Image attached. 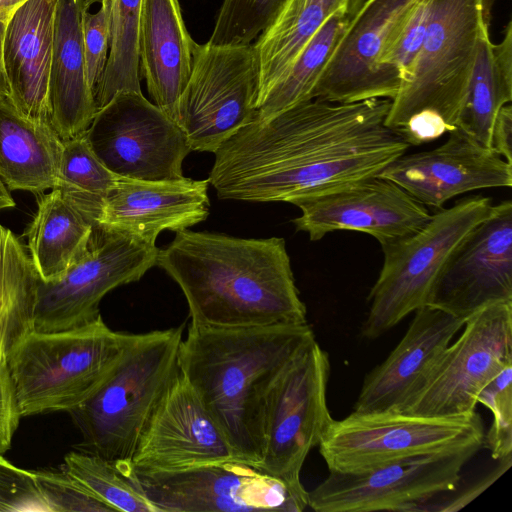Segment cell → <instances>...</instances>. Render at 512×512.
Returning a JSON list of instances; mask_svg holds the SVG:
<instances>
[{"mask_svg": "<svg viewBox=\"0 0 512 512\" xmlns=\"http://www.w3.org/2000/svg\"><path fill=\"white\" fill-rule=\"evenodd\" d=\"M391 100L311 99L254 120L214 153L220 199L288 202L376 176L410 146L385 124Z\"/></svg>", "mask_w": 512, "mask_h": 512, "instance_id": "6da1fadb", "label": "cell"}, {"mask_svg": "<svg viewBox=\"0 0 512 512\" xmlns=\"http://www.w3.org/2000/svg\"><path fill=\"white\" fill-rule=\"evenodd\" d=\"M156 265L181 288L191 325L240 328L307 323L281 237L176 232Z\"/></svg>", "mask_w": 512, "mask_h": 512, "instance_id": "7a4b0ae2", "label": "cell"}, {"mask_svg": "<svg viewBox=\"0 0 512 512\" xmlns=\"http://www.w3.org/2000/svg\"><path fill=\"white\" fill-rule=\"evenodd\" d=\"M314 338L307 323L190 325L179 347V372L218 423L237 459L254 466L261 462L270 393L288 363Z\"/></svg>", "mask_w": 512, "mask_h": 512, "instance_id": "3957f363", "label": "cell"}, {"mask_svg": "<svg viewBox=\"0 0 512 512\" xmlns=\"http://www.w3.org/2000/svg\"><path fill=\"white\" fill-rule=\"evenodd\" d=\"M494 3L433 0L421 51L385 120L409 145L429 143L456 128Z\"/></svg>", "mask_w": 512, "mask_h": 512, "instance_id": "277c9868", "label": "cell"}, {"mask_svg": "<svg viewBox=\"0 0 512 512\" xmlns=\"http://www.w3.org/2000/svg\"><path fill=\"white\" fill-rule=\"evenodd\" d=\"M183 325L136 334L102 385L70 410L83 451L127 460L160 401L179 375Z\"/></svg>", "mask_w": 512, "mask_h": 512, "instance_id": "5b68a950", "label": "cell"}, {"mask_svg": "<svg viewBox=\"0 0 512 512\" xmlns=\"http://www.w3.org/2000/svg\"><path fill=\"white\" fill-rule=\"evenodd\" d=\"M135 333L102 317L69 330L31 331L7 353L22 417L76 408L105 381Z\"/></svg>", "mask_w": 512, "mask_h": 512, "instance_id": "8992f818", "label": "cell"}, {"mask_svg": "<svg viewBox=\"0 0 512 512\" xmlns=\"http://www.w3.org/2000/svg\"><path fill=\"white\" fill-rule=\"evenodd\" d=\"M489 197L462 198L440 208L415 233L381 245L383 265L368 295L369 310L361 333L376 339L407 315L427 304L433 283L446 259L493 209Z\"/></svg>", "mask_w": 512, "mask_h": 512, "instance_id": "52a82bcc", "label": "cell"}, {"mask_svg": "<svg viewBox=\"0 0 512 512\" xmlns=\"http://www.w3.org/2000/svg\"><path fill=\"white\" fill-rule=\"evenodd\" d=\"M480 415L428 417L352 412L334 420L318 445L329 471L356 472L405 457L484 442Z\"/></svg>", "mask_w": 512, "mask_h": 512, "instance_id": "ba28073f", "label": "cell"}, {"mask_svg": "<svg viewBox=\"0 0 512 512\" xmlns=\"http://www.w3.org/2000/svg\"><path fill=\"white\" fill-rule=\"evenodd\" d=\"M260 68L253 44H196L175 121L191 151L212 152L257 117Z\"/></svg>", "mask_w": 512, "mask_h": 512, "instance_id": "9c48e42d", "label": "cell"}, {"mask_svg": "<svg viewBox=\"0 0 512 512\" xmlns=\"http://www.w3.org/2000/svg\"><path fill=\"white\" fill-rule=\"evenodd\" d=\"M330 363L314 339L304 345L277 379L268 399L265 447L256 466L297 491L309 452L333 421L326 392Z\"/></svg>", "mask_w": 512, "mask_h": 512, "instance_id": "30bf717a", "label": "cell"}, {"mask_svg": "<svg viewBox=\"0 0 512 512\" xmlns=\"http://www.w3.org/2000/svg\"><path fill=\"white\" fill-rule=\"evenodd\" d=\"M399 413L456 417L471 414L480 390L512 365V301L487 305L470 317Z\"/></svg>", "mask_w": 512, "mask_h": 512, "instance_id": "8fae6325", "label": "cell"}, {"mask_svg": "<svg viewBox=\"0 0 512 512\" xmlns=\"http://www.w3.org/2000/svg\"><path fill=\"white\" fill-rule=\"evenodd\" d=\"M482 446L405 457L356 472L329 471L308 491V507L317 512L415 511L455 490L463 467Z\"/></svg>", "mask_w": 512, "mask_h": 512, "instance_id": "7c38bea8", "label": "cell"}, {"mask_svg": "<svg viewBox=\"0 0 512 512\" xmlns=\"http://www.w3.org/2000/svg\"><path fill=\"white\" fill-rule=\"evenodd\" d=\"M159 249L99 225L84 254L60 278L39 279L34 330L56 332L101 316L99 304L114 288L140 280L156 265Z\"/></svg>", "mask_w": 512, "mask_h": 512, "instance_id": "4fadbf2b", "label": "cell"}, {"mask_svg": "<svg viewBox=\"0 0 512 512\" xmlns=\"http://www.w3.org/2000/svg\"><path fill=\"white\" fill-rule=\"evenodd\" d=\"M114 174L145 181L177 180L191 151L181 127L142 92L120 91L97 110L85 132Z\"/></svg>", "mask_w": 512, "mask_h": 512, "instance_id": "5bb4252c", "label": "cell"}, {"mask_svg": "<svg viewBox=\"0 0 512 512\" xmlns=\"http://www.w3.org/2000/svg\"><path fill=\"white\" fill-rule=\"evenodd\" d=\"M137 475L159 512H301L308 507V491L237 459Z\"/></svg>", "mask_w": 512, "mask_h": 512, "instance_id": "9a60e30c", "label": "cell"}, {"mask_svg": "<svg viewBox=\"0 0 512 512\" xmlns=\"http://www.w3.org/2000/svg\"><path fill=\"white\" fill-rule=\"evenodd\" d=\"M506 301H512L511 200L494 205L452 250L426 305L466 320L487 305Z\"/></svg>", "mask_w": 512, "mask_h": 512, "instance_id": "2e32d148", "label": "cell"}, {"mask_svg": "<svg viewBox=\"0 0 512 512\" xmlns=\"http://www.w3.org/2000/svg\"><path fill=\"white\" fill-rule=\"evenodd\" d=\"M301 215L292 220L311 241L339 230L358 231L380 245L407 237L430 219L429 210L391 180L376 176L296 200Z\"/></svg>", "mask_w": 512, "mask_h": 512, "instance_id": "e0dca14e", "label": "cell"}, {"mask_svg": "<svg viewBox=\"0 0 512 512\" xmlns=\"http://www.w3.org/2000/svg\"><path fill=\"white\" fill-rule=\"evenodd\" d=\"M234 459L224 432L179 373L149 420L131 465L136 473L151 474Z\"/></svg>", "mask_w": 512, "mask_h": 512, "instance_id": "ac0fdd59", "label": "cell"}, {"mask_svg": "<svg viewBox=\"0 0 512 512\" xmlns=\"http://www.w3.org/2000/svg\"><path fill=\"white\" fill-rule=\"evenodd\" d=\"M440 146L401 155L378 177L393 181L424 206L437 209L479 189L510 188L512 164L456 127Z\"/></svg>", "mask_w": 512, "mask_h": 512, "instance_id": "d6986e66", "label": "cell"}, {"mask_svg": "<svg viewBox=\"0 0 512 512\" xmlns=\"http://www.w3.org/2000/svg\"><path fill=\"white\" fill-rule=\"evenodd\" d=\"M419 1L365 0L349 18L312 92V99L334 103L391 100L377 69V60Z\"/></svg>", "mask_w": 512, "mask_h": 512, "instance_id": "ffe728a7", "label": "cell"}, {"mask_svg": "<svg viewBox=\"0 0 512 512\" xmlns=\"http://www.w3.org/2000/svg\"><path fill=\"white\" fill-rule=\"evenodd\" d=\"M209 184L187 177L145 181L119 176L96 225L155 245L162 231L178 232L206 220Z\"/></svg>", "mask_w": 512, "mask_h": 512, "instance_id": "44dd1931", "label": "cell"}, {"mask_svg": "<svg viewBox=\"0 0 512 512\" xmlns=\"http://www.w3.org/2000/svg\"><path fill=\"white\" fill-rule=\"evenodd\" d=\"M465 321L429 305L417 309L398 345L366 375L353 412L399 413Z\"/></svg>", "mask_w": 512, "mask_h": 512, "instance_id": "7402d4cb", "label": "cell"}, {"mask_svg": "<svg viewBox=\"0 0 512 512\" xmlns=\"http://www.w3.org/2000/svg\"><path fill=\"white\" fill-rule=\"evenodd\" d=\"M58 0H27L9 18L3 46L10 97L28 119L50 123L49 80Z\"/></svg>", "mask_w": 512, "mask_h": 512, "instance_id": "603a6c76", "label": "cell"}, {"mask_svg": "<svg viewBox=\"0 0 512 512\" xmlns=\"http://www.w3.org/2000/svg\"><path fill=\"white\" fill-rule=\"evenodd\" d=\"M196 44L179 0H142L137 37L140 75L153 103L173 120L192 71Z\"/></svg>", "mask_w": 512, "mask_h": 512, "instance_id": "cb8c5ba5", "label": "cell"}, {"mask_svg": "<svg viewBox=\"0 0 512 512\" xmlns=\"http://www.w3.org/2000/svg\"><path fill=\"white\" fill-rule=\"evenodd\" d=\"M49 98L52 125L62 141L86 132L97 108L86 72L81 2H57Z\"/></svg>", "mask_w": 512, "mask_h": 512, "instance_id": "d4e9b609", "label": "cell"}, {"mask_svg": "<svg viewBox=\"0 0 512 512\" xmlns=\"http://www.w3.org/2000/svg\"><path fill=\"white\" fill-rule=\"evenodd\" d=\"M62 147L52 124L28 119L10 95L0 94V179L9 191L53 189Z\"/></svg>", "mask_w": 512, "mask_h": 512, "instance_id": "484cf974", "label": "cell"}, {"mask_svg": "<svg viewBox=\"0 0 512 512\" xmlns=\"http://www.w3.org/2000/svg\"><path fill=\"white\" fill-rule=\"evenodd\" d=\"M95 226L59 189L42 196L25 233L39 279L50 282L64 275L88 248Z\"/></svg>", "mask_w": 512, "mask_h": 512, "instance_id": "4316f807", "label": "cell"}, {"mask_svg": "<svg viewBox=\"0 0 512 512\" xmlns=\"http://www.w3.org/2000/svg\"><path fill=\"white\" fill-rule=\"evenodd\" d=\"M503 32L498 43L490 33L481 40L456 126L488 149L495 116L512 101L511 20Z\"/></svg>", "mask_w": 512, "mask_h": 512, "instance_id": "83f0119b", "label": "cell"}, {"mask_svg": "<svg viewBox=\"0 0 512 512\" xmlns=\"http://www.w3.org/2000/svg\"><path fill=\"white\" fill-rule=\"evenodd\" d=\"M350 0H286L272 24L253 43L260 68L257 101L284 75L300 51Z\"/></svg>", "mask_w": 512, "mask_h": 512, "instance_id": "f1b7e54d", "label": "cell"}, {"mask_svg": "<svg viewBox=\"0 0 512 512\" xmlns=\"http://www.w3.org/2000/svg\"><path fill=\"white\" fill-rule=\"evenodd\" d=\"M39 277L20 240L0 224V348L34 330Z\"/></svg>", "mask_w": 512, "mask_h": 512, "instance_id": "f546056e", "label": "cell"}, {"mask_svg": "<svg viewBox=\"0 0 512 512\" xmlns=\"http://www.w3.org/2000/svg\"><path fill=\"white\" fill-rule=\"evenodd\" d=\"M348 21L346 12H338L324 23L284 75L257 101L255 120H268L284 110L312 99V92L344 34Z\"/></svg>", "mask_w": 512, "mask_h": 512, "instance_id": "4dcf8cb0", "label": "cell"}, {"mask_svg": "<svg viewBox=\"0 0 512 512\" xmlns=\"http://www.w3.org/2000/svg\"><path fill=\"white\" fill-rule=\"evenodd\" d=\"M62 469L113 511L159 512L127 460H108L85 451L64 457Z\"/></svg>", "mask_w": 512, "mask_h": 512, "instance_id": "1f68e13d", "label": "cell"}, {"mask_svg": "<svg viewBox=\"0 0 512 512\" xmlns=\"http://www.w3.org/2000/svg\"><path fill=\"white\" fill-rule=\"evenodd\" d=\"M118 178L95 155L85 133L63 141L54 188L95 224Z\"/></svg>", "mask_w": 512, "mask_h": 512, "instance_id": "d6a6232c", "label": "cell"}, {"mask_svg": "<svg viewBox=\"0 0 512 512\" xmlns=\"http://www.w3.org/2000/svg\"><path fill=\"white\" fill-rule=\"evenodd\" d=\"M141 3L142 0H112L110 50L95 94L97 110L120 91L142 92L137 52Z\"/></svg>", "mask_w": 512, "mask_h": 512, "instance_id": "836d02e7", "label": "cell"}, {"mask_svg": "<svg viewBox=\"0 0 512 512\" xmlns=\"http://www.w3.org/2000/svg\"><path fill=\"white\" fill-rule=\"evenodd\" d=\"M286 0H224L207 43L216 46L253 44L272 24Z\"/></svg>", "mask_w": 512, "mask_h": 512, "instance_id": "e575fe53", "label": "cell"}, {"mask_svg": "<svg viewBox=\"0 0 512 512\" xmlns=\"http://www.w3.org/2000/svg\"><path fill=\"white\" fill-rule=\"evenodd\" d=\"M477 403L486 406L493 416L483 445L494 460L512 456V365L504 368L480 390Z\"/></svg>", "mask_w": 512, "mask_h": 512, "instance_id": "d590c367", "label": "cell"}, {"mask_svg": "<svg viewBox=\"0 0 512 512\" xmlns=\"http://www.w3.org/2000/svg\"><path fill=\"white\" fill-rule=\"evenodd\" d=\"M46 511L110 512L108 505L63 469L32 471Z\"/></svg>", "mask_w": 512, "mask_h": 512, "instance_id": "8d00e7d4", "label": "cell"}, {"mask_svg": "<svg viewBox=\"0 0 512 512\" xmlns=\"http://www.w3.org/2000/svg\"><path fill=\"white\" fill-rule=\"evenodd\" d=\"M112 1L91 13L82 8V39L87 78L94 99L108 61L111 39Z\"/></svg>", "mask_w": 512, "mask_h": 512, "instance_id": "74e56055", "label": "cell"}, {"mask_svg": "<svg viewBox=\"0 0 512 512\" xmlns=\"http://www.w3.org/2000/svg\"><path fill=\"white\" fill-rule=\"evenodd\" d=\"M45 510L32 471L0 455V512Z\"/></svg>", "mask_w": 512, "mask_h": 512, "instance_id": "f35d334b", "label": "cell"}, {"mask_svg": "<svg viewBox=\"0 0 512 512\" xmlns=\"http://www.w3.org/2000/svg\"><path fill=\"white\" fill-rule=\"evenodd\" d=\"M21 417L16 389L7 365L6 354L0 348V455H3L10 449Z\"/></svg>", "mask_w": 512, "mask_h": 512, "instance_id": "ab89813d", "label": "cell"}, {"mask_svg": "<svg viewBox=\"0 0 512 512\" xmlns=\"http://www.w3.org/2000/svg\"><path fill=\"white\" fill-rule=\"evenodd\" d=\"M490 148L493 152L512 164V106L504 105L492 123Z\"/></svg>", "mask_w": 512, "mask_h": 512, "instance_id": "60d3db41", "label": "cell"}, {"mask_svg": "<svg viewBox=\"0 0 512 512\" xmlns=\"http://www.w3.org/2000/svg\"><path fill=\"white\" fill-rule=\"evenodd\" d=\"M499 464L488 475L475 483L465 492L461 493L457 498L452 499L442 505L434 506L431 511H457L469 504L493 482H495L502 474H504L512 465V456L498 460Z\"/></svg>", "mask_w": 512, "mask_h": 512, "instance_id": "b9f144b4", "label": "cell"}, {"mask_svg": "<svg viewBox=\"0 0 512 512\" xmlns=\"http://www.w3.org/2000/svg\"><path fill=\"white\" fill-rule=\"evenodd\" d=\"M10 17L0 16V94L4 95L11 94L10 85L5 71L3 57L5 32Z\"/></svg>", "mask_w": 512, "mask_h": 512, "instance_id": "7bdbcfd3", "label": "cell"}, {"mask_svg": "<svg viewBox=\"0 0 512 512\" xmlns=\"http://www.w3.org/2000/svg\"><path fill=\"white\" fill-rule=\"evenodd\" d=\"M27 0H0V16L10 17Z\"/></svg>", "mask_w": 512, "mask_h": 512, "instance_id": "ee69618b", "label": "cell"}, {"mask_svg": "<svg viewBox=\"0 0 512 512\" xmlns=\"http://www.w3.org/2000/svg\"><path fill=\"white\" fill-rule=\"evenodd\" d=\"M15 205V201L11 197L10 191L0 179V209L12 208Z\"/></svg>", "mask_w": 512, "mask_h": 512, "instance_id": "f6af8a7d", "label": "cell"}, {"mask_svg": "<svg viewBox=\"0 0 512 512\" xmlns=\"http://www.w3.org/2000/svg\"><path fill=\"white\" fill-rule=\"evenodd\" d=\"M365 0H350L349 8H348V16L352 17L356 11L360 8V6L364 3Z\"/></svg>", "mask_w": 512, "mask_h": 512, "instance_id": "bcb514c9", "label": "cell"}, {"mask_svg": "<svg viewBox=\"0 0 512 512\" xmlns=\"http://www.w3.org/2000/svg\"><path fill=\"white\" fill-rule=\"evenodd\" d=\"M112 0H81V5L84 10H89L94 4H102Z\"/></svg>", "mask_w": 512, "mask_h": 512, "instance_id": "7dc6e473", "label": "cell"}, {"mask_svg": "<svg viewBox=\"0 0 512 512\" xmlns=\"http://www.w3.org/2000/svg\"><path fill=\"white\" fill-rule=\"evenodd\" d=\"M74 1H76V2H81V0H74Z\"/></svg>", "mask_w": 512, "mask_h": 512, "instance_id": "c3c4849f", "label": "cell"}]
</instances>
